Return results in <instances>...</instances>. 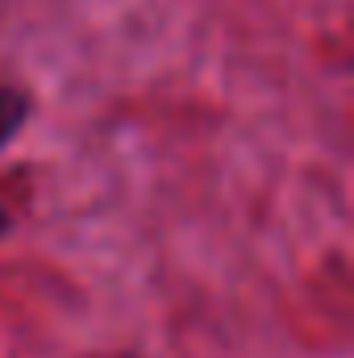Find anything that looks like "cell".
<instances>
[{
  "label": "cell",
  "instance_id": "obj_1",
  "mask_svg": "<svg viewBox=\"0 0 354 358\" xmlns=\"http://www.w3.org/2000/svg\"><path fill=\"white\" fill-rule=\"evenodd\" d=\"M29 117V96L21 88H0V146L13 142V134L25 125Z\"/></svg>",
  "mask_w": 354,
  "mask_h": 358
},
{
  "label": "cell",
  "instance_id": "obj_2",
  "mask_svg": "<svg viewBox=\"0 0 354 358\" xmlns=\"http://www.w3.org/2000/svg\"><path fill=\"white\" fill-rule=\"evenodd\" d=\"M4 234H8V213L0 208V238H4Z\"/></svg>",
  "mask_w": 354,
  "mask_h": 358
}]
</instances>
